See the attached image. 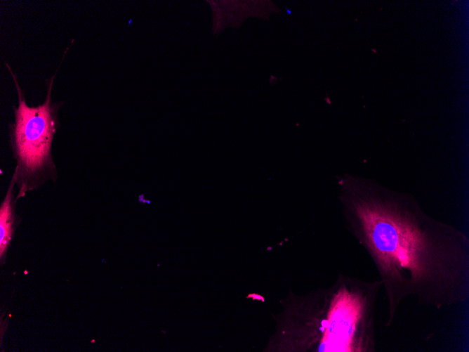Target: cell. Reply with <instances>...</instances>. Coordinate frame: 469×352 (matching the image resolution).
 <instances>
[{"label": "cell", "instance_id": "6da1fadb", "mask_svg": "<svg viewBox=\"0 0 469 352\" xmlns=\"http://www.w3.org/2000/svg\"><path fill=\"white\" fill-rule=\"evenodd\" d=\"M341 201L352 233L380 276L388 304L385 325L408 299L437 310L469 298V245L465 235L437 221L412 197L347 184Z\"/></svg>", "mask_w": 469, "mask_h": 352}, {"label": "cell", "instance_id": "7a4b0ae2", "mask_svg": "<svg viewBox=\"0 0 469 352\" xmlns=\"http://www.w3.org/2000/svg\"><path fill=\"white\" fill-rule=\"evenodd\" d=\"M380 280L341 275L333 285L306 295L300 303L301 349L322 352L376 351V307Z\"/></svg>", "mask_w": 469, "mask_h": 352}, {"label": "cell", "instance_id": "3957f363", "mask_svg": "<svg viewBox=\"0 0 469 352\" xmlns=\"http://www.w3.org/2000/svg\"><path fill=\"white\" fill-rule=\"evenodd\" d=\"M5 63L15 83L18 98V106H13L14 121L8 126L9 145L15 161L12 176L18 188V200L46 182L55 183L58 178L52 144L60 124L58 111L64 101L53 102L51 91L60 65L55 74L46 79L45 100L37 106H29L16 74L8 63Z\"/></svg>", "mask_w": 469, "mask_h": 352}, {"label": "cell", "instance_id": "277c9868", "mask_svg": "<svg viewBox=\"0 0 469 352\" xmlns=\"http://www.w3.org/2000/svg\"><path fill=\"white\" fill-rule=\"evenodd\" d=\"M15 181L13 176L10 180L8 189L0 205V260L1 264L5 262L7 251L10 247L17 227L21 219L16 214V202L14 188Z\"/></svg>", "mask_w": 469, "mask_h": 352}]
</instances>
